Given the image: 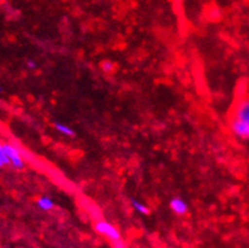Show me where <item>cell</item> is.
I'll return each instance as SVG.
<instances>
[{
  "mask_svg": "<svg viewBox=\"0 0 249 248\" xmlns=\"http://www.w3.org/2000/svg\"><path fill=\"white\" fill-rule=\"evenodd\" d=\"M231 130L233 135L242 140H249V97L238 101L235 107Z\"/></svg>",
  "mask_w": 249,
  "mask_h": 248,
  "instance_id": "obj_1",
  "label": "cell"
},
{
  "mask_svg": "<svg viewBox=\"0 0 249 248\" xmlns=\"http://www.w3.org/2000/svg\"><path fill=\"white\" fill-rule=\"evenodd\" d=\"M95 230L98 234L103 235L111 242H116L121 239V232L114 225L106 221H98L95 223Z\"/></svg>",
  "mask_w": 249,
  "mask_h": 248,
  "instance_id": "obj_2",
  "label": "cell"
},
{
  "mask_svg": "<svg viewBox=\"0 0 249 248\" xmlns=\"http://www.w3.org/2000/svg\"><path fill=\"white\" fill-rule=\"evenodd\" d=\"M2 148H4L6 156L9 157L10 163H11L15 168L22 169L23 166H24V161H23L18 149H17L16 147H14L12 145H9V143H5V145H2Z\"/></svg>",
  "mask_w": 249,
  "mask_h": 248,
  "instance_id": "obj_3",
  "label": "cell"
},
{
  "mask_svg": "<svg viewBox=\"0 0 249 248\" xmlns=\"http://www.w3.org/2000/svg\"><path fill=\"white\" fill-rule=\"evenodd\" d=\"M170 209H171L176 214L183 216V214L187 213L188 205L184 200H182L179 198H175L170 201Z\"/></svg>",
  "mask_w": 249,
  "mask_h": 248,
  "instance_id": "obj_4",
  "label": "cell"
},
{
  "mask_svg": "<svg viewBox=\"0 0 249 248\" xmlns=\"http://www.w3.org/2000/svg\"><path fill=\"white\" fill-rule=\"evenodd\" d=\"M53 125H54L55 130L59 131V133L63 134V135L69 136V138H71V136H75V131H73L72 129L70 128V126H68L67 124L55 122L54 124H53Z\"/></svg>",
  "mask_w": 249,
  "mask_h": 248,
  "instance_id": "obj_5",
  "label": "cell"
},
{
  "mask_svg": "<svg viewBox=\"0 0 249 248\" xmlns=\"http://www.w3.org/2000/svg\"><path fill=\"white\" fill-rule=\"evenodd\" d=\"M36 204L37 207H39L40 210H42V211H51V210L53 209V206H54L52 200L47 198V196H41V198L37 200Z\"/></svg>",
  "mask_w": 249,
  "mask_h": 248,
  "instance_id": "obj_6",
  "label": "cell"
},
{
  "mask_svg": "<svg viewBox=\"0 0 249 248\" xmlns=\"http://www.w3.org/2000/svg\"><path fill=\"white\" fill-rule=\"evenodd\" d=\"M131 205H133L134 210L139 212V213L149 214V209L146 206V205L142 204V202L137 201V200H135V199H131Z\"/></svg>",
  "mask_w": 249,
  "mask_h": 248,
  "instance_id": "obj_7",
  "label": "cell"
},
{
  "mask_svg": "<svg viewBox=\"0 0 249 248\" xmlns=\"http://www.w3.org/2000/svg\"><path fill=\"white\" fill-rule=\"evenodd\" d=\"M101 68H103V69H104V71L110 72L111 70H112L113 64H112V63H111V62H107V60H106V62H104L103 64H101Z\"/></svg>",
  "mask_w": 249,
  "mask_h": 248,
  "instance_id": "obj_8",
  "label": "cell"
},
{
  "mask_svg": "<svg viewBox=\"0 0 249 248\" xmlns=\"http://www.w3.org/2000/svg\"><path fill=\"white\" fill-rule=\"evenodd\" d=\"M28 67H29L30 69H34V68L36 67V64H35L34 62H28Z\"/></svg>",
  "mask_w": 249,
  "mask_h": 248,
  "instance_id": "obj_9",
  "label": "cell"
},
{
  "mask_svg": "<svg viewBox=\"0 0 249 248\" xmlns=\"http://www.w3.org/2000/svg\"><path fill=\"white\" fill-rule=\"evenodd\" d=\"M1 166H4V163H2V160L0 159V168H1Z\"/></svg>",
  "mask_w": 249,
  "mask_h": 248,
  "instance_id": "obj_10",
  "label": "cell"
},
{
  "mask_svg": "<svg viewBox=\"0 0 249 248\" xmlns=\"http://www.w3.org/2000/svg\"><path fill=\"white\" fill-rule=\"evenodd\" d=\"M1 89H2V88H1V86H0V92H1Z\"/></svg>",
  "mask_w": 249,
  "mask_h": 248,
  "instance_id": "obj_11",
  "label": "cell"
},
{
  "mask_svg": "<svg viewBox=\"0 0 249 248\" xmlns=\"http://www.w3.org/2000/svg\"><path fill=\"white\" fill-rule=\"evenodd\" d=\"M2 147V145H1V143H0V148H1Z\"/></svg>",
  "mask_w": 249,
  "mask_h": 248,
  "instance_id": "obj_12",
  "label": "cell"
}]
</instances>
